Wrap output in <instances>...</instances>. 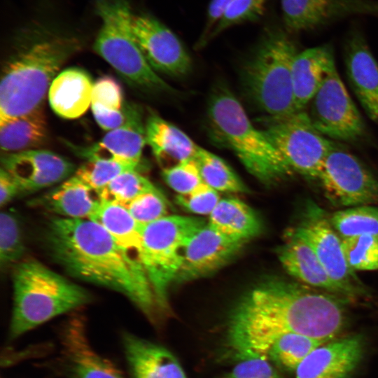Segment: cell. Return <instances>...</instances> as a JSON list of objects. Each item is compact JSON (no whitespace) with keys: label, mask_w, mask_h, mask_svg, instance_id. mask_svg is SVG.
<instances>
[{"label":"cell","mask_w":378,"mask_h":378,"mask_svg":"<svg viewBox=\"0 0 378 378\" xmlns=\"http://www.w3.org/2000/svg\"><path fill=\"white\" fill-rule=\"evenodd\" d=\"M343 300L302 284L265 281L248 291L232 311L228 344L240 359L267 358L272 344L285 334L330 341L345 324Z\"/></svg>","instance_id":"6da1fadb"},{"label":"cell","mask_w":378,"mask_h":378,"mask_svg":"<svg viewBox=\"0 0 378 378\" xmlns=\"http://www.w3.org/2000/svg\"><path fill=\"white\" fill-rule=\"evenodd\" d=\"M51 258L69 275L118 292L153 323L160 314L139 257L89 218L54 217L45 229Z\"/></svg>","instance_id":"7a4b0ae2"},{"label":"cell","mask_w":378,"mask_h":378,"mask_svg":"<svg viewBox=\"0 0 378 378\" xmlns=\"http://www.w3.org/2000/svg\"><path fill=\"white\" fill-rule=\"evenodd\" d=\"M83 46L80 36L49 20L18 29L1 65L0 122L42 106L62 66Z\"/></svg>","instance_id":"3957f363"},{"label":"cell","mask_w":378,"mask_h":378,"mask_svg":"<svg viewBox=\"0 0 378 378\" xmlns=\"http://www.w3.org/2000/svg\"><path fill=\"white\" fill-rule=\"evenodd\" d=\"M207 119L213 141L232 150L262 183L274 184L293 174L264 131L252 124L241 104L223 84L211 94Z\"/></svg>","instance_id":"277c9868"},{"label":"cell","mask_w":378,"mask_h":378,"mask_svg":"<svg viewBox=\"0 0 378 378\" xmlns=\"http://www.w3.org/2000/svg\"><path fill=\"white\" fill-rule=\"evenodd\" d=\"M12 281L13 303L8 332L11 340L92 300L83 287L34 259L17 263Z\"/></svg>","instance_id":"5b68a950"},{"label":"cell","mask_w":378,"mask_h":378,"mask_svg":"<svg viewBox=\"0 0 378 378\" xmlns=\"http://www.w3.org/2000/svg\"><path fill=\"white\" fill-rule=\"evenodd\" d=\"M298 53L286 31L273 29L264 35L242 69V83L251 102L266 116L284 117L297 112L292 67Z\"/></svg>","instance_id":"8992f818"},{"label":"cell","mask_w":378,"mask_h":378,"mask_svg":"<svg viewBox=\"0 0 378 378\" xmlns=\"http://www.w3.org/2000/svg\"><path fill=\"white\" fill-rule=\"evenodd\" d=\"M94 10L101 20L94 52L130 86L149 92H173L149 65L136 42L130 0H94Z\"/></svg>","instance_id":"52a82bcc"},{"label":"cell","mask_w":378,"mask_h":378,"mask_svg":"<svg viewBox=\"0 0 378 378\" xmlns=\"http://www.w3.org/2000/svg\"><path fill=\"white\" fill-rule=\"evenodd\" d=\"M206 224L200 218L172 215L143 226L139 258L160 314L169 312V288L181 268L186 244Z\"/></svg>","instance_id":"ba28073f"},{"label":"cell","mask_w":378,"mask_h":378,"mask_svg":"<svg viewBox=\"0 0 378 378\" xmlns=\"http://www.w3.org/2000/svg\"><path fill=\"white\" fill-rule=\"evenodd\" d=\"M260 122L293 173L309 179H317L324 159L339 146L314 127L305 110L284 117L265 116Z\"/></svg>","instance_id":"9c48e42d"},{"label":"cell","mask_w":378,"mask_h":378,"mask_svg":"<svg viewBox=\"0 0 378 378\" xmlns=\"http://www.w3.org/2000/svg\"><path fill=\"white\" fill-rule=\"evenodd\" d=\"M313 249L319 261L343 293L346 300L365 296L368 290L349 266L342 239L333 228L330 216L314 202H308L300 223L291 230Z\"/></svg>","instance_id":"30bf717a"},{"label":"cell","mask_w":378,"mask_h":378,"mask_svg":"<svg viewBox=\"0 0 378 378\" xmlns=\"http://www.w3.org/2000/svg\"><path fill=\"white\" fill-rule=\"evenodd\" d=\"M335 206L378 203V180L354 155L338 146L324 159L317 179Z\"/></svg>","instance_id":"8fae6325"},{"label":"cell","mask_w":378,"mask_h":378,"mask_svg":"<svg viewBox=\"0 0 378 378\" xmlns=\"http://www.w3.org/2000/svg\"><path fill=\"white\" fill-rule=\"evenodd\" d=\"M314 126L331 140L354 141L365 132V123L335 69L305 109Z\"/></svg>","instance_id":"7c38bea8"},{"label":"cell","mask_w":378,"mask_h":378,"mask_svg":"<svg viewBox=\"0 0 378 378\" xmlns=\"http://www.w3.org/2000/svg\"><path fill=\"white\" fill-rule=\"evenodd\" d=\"M133 31L146 61L157 73L181 77L192 68L190 57L176 34L147 13L134 15Z\"/></svg>","instance_id":"4fadbf2b"},{"label":"cell","mask_w":378,"mask_h":378,"mask_svg":"<svg viewBox=\"0 0 378 378\" xmlns=\"http://www.w3.org/2000/svg\"><path fill=\"white\" fill-rule=\"evenodd\" d=\"M1 167L18 182L21 194H28L63 182L76 172L69 160L47 150L31 149L4 153Z\"/></svg>","instance_id":"5bb4252c"},{"label":"cell","mask_w":378,"mask_h":378,"mask_svg":"<svg viewBox=\"0 0 378 378\" xmlns=\"http://www.w3.org/2000/svg\"><path fill=\"white\" fill-rule=\"evenodd\" d=\"M245 243L206 223L186 244L174 283L189 281L215 272L234 257Z\"/></svg>","instance_id":"9a60e30c"},{"label":"cell","mask_w":378,"mask_h":378,"mask_svg":"<svg viewBox=\"0 0 378 378\" xmlns=\"http://www.w3.org/2000/svg\"><path fill=\"white\" fill-rule=\"evenodd\" d=\"M64 144L78 158L90 160H116L142 164L146 140L145 122L141 107L135 104L126 124L108 131L103 138L88 146L67 141Z\"/></svg>","instance_id":"2e32d148"},{"label":"cell","mask_w":378,"mask_h":378,"mask_svg":"<svg viewBox=\"0 0 378 378\" xmlns=\"http://www.w3.org/2000/svg\"><path fill=\"white\" fill-rule=\"evenodd\" d=\"M59 337L69 378H124L111 362L94 349L80 316L69 318L62 327Z\"/></svg>","instance_id":"e0dca14e"},{"label":"cell","mask_w":378,"mask_h":378,"mask_svg":"<svg viewBox=\"0 0 378 378\" xmlns=\"http://www.w3.org/2000/svg\"><path fill=\"white\" fill-rule=\"evenodd\" d=\"M288 32H300L354 15L378 16L377 0H281Z\"/></svg>","instance_id":"ac0fdd59"},{"label":"cell","mask_w":378,"mask_h":378,"mask_svg":"<svg viewBox=\"0 0 378 378\" xmlns=\"http://www.w3.org/2000/svg\"><path fill=\"white\" fill-rule=\"evenodd\" d=\"M365 342L360 335L328 341L312 351L295 370V378H349L360 363Z\"/></svg>","instance_id":"d6986e66"},{"label":"cell","mask_w":378,"mask_h":378,"mask_svg":"<svg viewBox=\"0 0 378 378\" xmlns=\"http://www.w3.org/2000/svg\"><path fill=\"white\" fill-rule=\"evenodd\" d=\"M344 55L351 87L369 118L378 124V62L359 31L349 37Z\"/></svg>","instance_id":"ffe728a7"},{"label":"cell","mask_w":378,"mask_h":378,"mask_svg":"<svg viewBox=\"0 0 378 378\" xmlns=\"http://www.w3.org/2000/svg\"><path fill=\"white\" fill-rule=\"evenodd\" d=\"M283 267L290 276L313 288L345 298L330 278L311 246L291 230L278 251Z\"/></svg>","instance_id":"44dd1931"},{"label":"cell","mask_w":378,"mask_h":378,"mask_svg":"<svg viewBox=\"0 0 378 378\" xmlns=\"http://www.w3.org/2000/svg\"><path fill=\"white\" fill-rule=\"evenodd\" d=\"M124 353L133 378H187L166 348L130 332L122 335Z\"/></svg>","instance_id":"7402d4cb"},{"label":"cell","mask_w":378,"mask_h":378,"mask_svg":"<svg viewBox=\"0 0 378 378\" xmlns=\"http://www.w3.org/2000/svg\"><path fill=\"white\" fill-rule=\"evenodd\" d=\"M335 69L333 51L328 45L298 52L292 67V83L297 111L307 108L314 95Z\"/></svg>","instance_id":"603a6c76"},{"label":"cell","mask_w":378,"mask_h":378,"mask_svg":"<svg viewBox=\"0 0 378 378\" xmlns=\"http://www.w3.org/2000/svg\"><path fill=\"white\" fill-rule=\"evenodd\" d=\"M94 82L83 69L69 67L60 71L48 92L50 106L61 118L75 119L91 106Z\"/></svg>","instance_id":"cb8c5ba5"},{"label":"cell","mask_w":378,"mask_h":378,"mask_svg":"<svg viewBox=\"0 0 378 378\" xmlns=\"http://www.w3.org/2000/svg\"><path fill=\"white\" fill-rule=\"evenodd\" d=\"M146 140L158 162L175 164L196 160L201 149L183 130L150 111L145 121Z\"/></svg>","instance_id":"d4e9b609"},{"label":"cell","mask_w":378,"mask_h":378,"mask_svg":"<svg viewBox=\"0 0 378 378\" xmlns=\"http://www.w3.org/2000/svg\"><path fill=\"white\" fill-rule=\"evenodd\" d=\"M102 202L99 194L73 176L30 204L59 217L90 218Z\"/></svg>","instance_id":"484cf974"},{"label":"cell","mask_w":378,"mask_h":378,"mask_svg":"<svg viewBox=\"0 0 378 378\" xmlns=\"http://www.w3.org/2000/svg\"><path fill=\"white\" fill-rule=\"evenodd\" d=\"M48 137L43 106L26 114L0 122L1 149L5 153L31 150Z\"/></svg>","instance_id":"4316f807"},{"label":"cell","mask_w":378,"mask_h":378,"mask_svg":"<svg viewBox=\"0 0 378 378\" xmlns=\"http://www.w3.org/2000/svg\"><path fill=\"white\" fill-rule=\"evenodd\" d=\"M207 223L244 242L257 236L262 229L260 220L253 210L237 198L220 199L209 216Z\"/></svg>","instance_id":"83f0119b"},{"label":"cell","mask_w":378,"mask_h":378,"mask_svg":"<svg viewBox=\"0 0 378 378\" xmlns=\"http://www.w3.org/2000/svg\"><path fill=\"white\" fill-rule=\"evenodd\" d=\"M89 219L101 225L120 246L139 257L144 225L134 219L125 206L102 200Z\"/></svg>","instance_id":"f1b7e54d"},{"label":"cell","mask_w":378,"mask_h":378,"mask_svg":"<svg viewBox=\"0 0 378 378\" xmlns=\"http://www.w3.org/2000/svg\"><path fill=\"white\" fill-rule=\"evenodd\" d=\"M324 343L302 334H285L272 344L267 353V358L287 370L295 371L312 351Z\"/></svg>","instance_id":"f546056e"},{"label":"cell","mask_w":378,"mask_h":378,"mask_svg":"<svg viewBox=\"0 0 378 378\" xmlns=\"http://www.w3.org/2000/svg\"><path fill=\"white\" fill-rule=\"evenodd\" d=\"M330 220L342 239L363 234L378 235V207L363 205L346 208L330 215Z\"/></svg>","instance_id":"4dcf8cb0"},{"label":"cell","mask_w":378,"mask_h":378,"mask_svg":"<svg viewBox=\"0 0 378 378\" xmlns=\"http://www.w3.org/2000/svg\"><path fill=\"white\" fill-rule=\"evenodd\" d=\"M196 161L203 182L216 191L228 192L247 191L244 183L220 157L201 148Z\"/></svg>","instance_id":"1f68e13d"},{"label":"cell","mask_w":378,"mask_h":378,"mask_svg":"<svg viewBox=\"0 0 378 378\" xmlns=\"http://www.w3.org/2000/svg\"><path fill=\"white\" fill-rule=\"evenodd\" d=\"M142 166L116 160H90L82 164L72 176L99 193L120 174L141 172Z\"/></svg>","instance_id":"d6a6232c"},{"label":"cell","mask_w":378,"mask_h":378,"mask_svg":"<svg viewBox=\"0 0 378 378\" xmlns=\"http://www.w3.org/2000/svg\"><path fill=\"white\" fill-rule=\"evenodd\" d=\"M157 189L141 172L129 171L118 176L99 194L102 200L116 202L126 206L138 196Z\"/></svg>","instance_id":"836d02e7"},{"label":"cell","mask_w":378,"mask_h":378,"mask_svg":"<svg viewBox=\"0 0 378 378\" xmlns=\"http://www.w3.org/2000/svg\"><path fill=\"white\" fill-rule=\"evenodd\" d=\"M0 262L1 267L18 263L25 251L22 227L13 209L2 211L0 215Z\"/></svg>","instance_id":"e575fe53"},{"label":"cell","mask_w":378,"mask_h":378,"mask_svg":"<svg viewBox=\"0 0 378 378\" xmlns=\"http://www.w3.org/2000/svg\"><path fill=\"white\" fill-rule=\"evenodd\" d=\"M342 246L346 262L354 271L378 270V235L344 238Z\"/></svg>","instance_id":"d590c367"},{"label":"cell","mask_w":378,"mask_h":378,"mask_svg":"<svg viewBox=\"0 0 378 378\" xmlns=\"http://www.w3.org/2000/svg\"><path fill=\"white\" fill-rule=\"evenodd\" d=\"M268 0H234L215 25L204 45L227 29L246 22L259 19Z\"/></svg>","instance_id":"8d00e7d4"},{"label":"cell","mask_w":378,"mask_h":378,"mask_svg":"<svg viewBox=\"0 0 378 378\" xmlns=\"http://www.w3.org/2000/svg\"><path fill=\"white\" fill-rule=\"evenodd\" d=\"M165 183L178 195H187L204 182L196 160H189L163 169Z\"/></svg>","instance_id":"74e56055"},{"label":"cell","mask_w":378,"mask_h":378,"mask_svg":"<svg viewBox=\"0 0 378 378\" xmlns=\"http://www.w3.org/2000/svg\"><path fill=\"white\" fill-rule=\"evenodd\" d=\"M132 216L144 225L167 216V203L158 190L144 193L126 206Z\"/></svg>","instance_id":"f35d334b"},{"label":"cell","mask_w":378,"mask_h":378,"mask_svg":"<svg viewBox=\"0 0 378 378\" xmlns=\"http://www.w3.org/2000/svg\"><path fill=\"white\" fill-rule=\"evenodd\" d=\"M220 200L218 191L203 183L187 195H178L176 203L189 212L210 215Z\"/></svg>","instance_id":"ab89813d"},{"label":"cell","mask_w":378,"mask_h":378,"mask_svg":"<svg viewBox=\"0 0 378 378\" xmlns=\"http://www.w3.org/2000/svg\"><path fill=\"white\" fill-rule=\"evenodd\" d=\"M124 104L122 88L113 78L104 76L94 83L91 106L118 111Z\"/></svg>","instance_id":"60d3db41"},{"label":"cell","mask_w":378,"mask_h":378,"mask_svg":"<svg viewBox=\"0 0 378 378\" xmlns=\"http://www.w3.org/2000/svg\"><path fill=\"white\" fill-rule=\"evenodd\" d=\"M225 378H281L277 371L263 357L241 359Z\"/></svg>","instance_id":"b9f144b4"},{"label":"cell","mask_w":378,"mask_h":378,"mask_svg":"<svg viewBox=\"0 0 378 378\" xmlns=\"http://www.w3.org/2000/svg\"><path fill=\"white\" fill-rule=\"evenodd\" d=\"M134 103L125 102L120 110H108L97 106H91L93 116L99 126L106 131L121 127L127 122Z\"/></svg>","instance_id":"7bdbcfd3"},{"label":"cell","mask_w":378,"mask_h":378,"mask_svg":"<svg viewBox=\"0 0 378 378\" xmlns=\"http://www.w3.org/2000/svg\"><path fill=\"white\" fill-rule=\"evenodd\" d=\"M234 0H211L208 6L206 20L198 46H204L205 41L227 8Z\"/></svg>","instance_id":"ee69618b"},{"label":"cell","mask_w":378,"mask_h":378,"mask_svg":"<svg viewBox=\"0 0 378 378\" xmlns=\"http://www.w3.org/2000/svg\"><path fill=\"white\" fill-rule=\"evenodd\" d=\"M21 194L20 188L15 179L4 168L0 170V204L3 207L17 195Z\"/></svg>","instance_id":"f6af8a7d"}]
</instances>
